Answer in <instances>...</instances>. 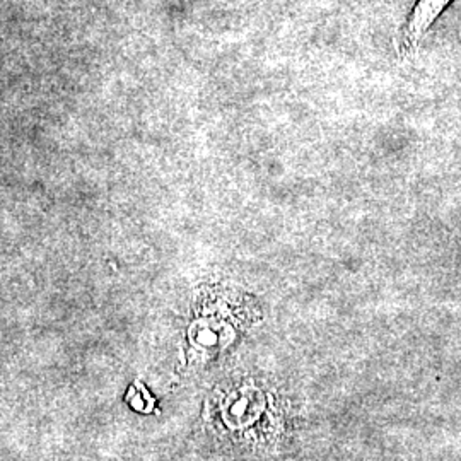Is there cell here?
<instances>
[{
    "label": "cell",
    "mask_w": 461,
    "mask_h": 461,
    "mask_svg": "<svg viewBox=\"0 0 461 461\" xmlns=\"http://www.w3.org/2000/svg\"><path fill=\"white\" fill-rule=\"evenodd\" d=\"M453 0H415L412 11L396 34V57L400 60H413L420 45L434 26V23L445 14Z\"/></svg>",
    "instance_id": "cell-1"
}]
</instances>
